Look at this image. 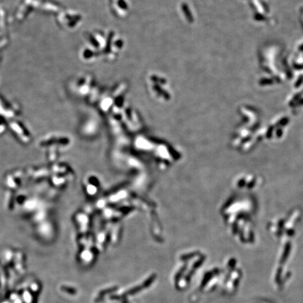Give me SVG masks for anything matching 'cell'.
Returning <instances> with one entry per match:
<instances>
[]
</instances>
